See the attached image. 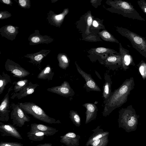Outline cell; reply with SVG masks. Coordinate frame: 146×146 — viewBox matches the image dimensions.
Wrapping results in <instances>:
<instances>
[{
    "mask_svg": "<svg viewBox=\"0 0 146 146\" xmlns=\"http://www.w3.org/2000/svg\"><path fill=\"white\" fill-rule=\"evenodd\" d=\"M129 89L128 84L125 83L112 93L109 98L104 103L103 116L109 115L114 109L120 106L125 102Z\"/></svg>",
    "mask_w": 146,
    "mask_h": 146,
    "instance_id": "obj_1",
    "label": "cell"
},
{
    "mask_svg": "<svg viewBox=\"0 0 146 146\" xmlns=\"http://www.w3.org/2000/svg\"><path fill=\"white\" fill-rule=\"evenodd\" d=\"M18 103L25 113L31 115L38 120L49 124L60 123L59 120L50 117L42 108L33 102Z\"/></svg>",
    "mask_w": 146,
    "mask_h": 146,
    "instance_id": "obj_2",
    "label": "cell"
},
{
    "mask_svg": "<svg viewBox=\"0 0 146 146\" xmlns=\"http://www.w3.org/2000/svg\"><path fill=\"white\" fill-rule=\"evenodd\" d=\"M117 31L121 35L130 41L134 48L146 57V40L144 37L122 27H117Z\"/></svg>",
    "mask_w": 146,
    "mask_h": 146,
    "instance_id": "obj_3",
    "label": "cell"
},
{
    "mask_svg": "<svg viewBox=\"0 0 146 146\" xmlns=\"http://www.w3.org/2000/svg\"><path fill=\"white\" fill-rule=\"evenodd\" d=\"M114 8L124 17L133 19L145 21L143 18L130 3L121 0L113 2Z\"/></svg>",
    "mask_w": 146,
    "mask_h": 146,
    "instance_id": "obj_4",
    "label": "cell"
},
{
    "mask_svg": "<svg viewBox=\"0 0 146 146\" xmlns=\"http://www.w3.org/2000/svg\"><path fill=\"white\" fill-rule=\"evenodd\" d=\"M10 105L12 109L10 117L13 125L21 127L25 122L30 121V117L24 112L18 103H13Z\"/></svg>",
    "mask_w": 146,
    "mask_h": 146,
    "instance_id": "obj_5",
    "label": "cell"
},
{
    "mask_svg": "<svg viewBox=\"0 0 146 146\" xmlns=\"http://www.w3.org/2000/svg\"><path fill=\"white\" fill-rule=\"evenodd\" d=\"M5 67L6 70L11 72L14 77L22 78L30 74L19 64L10 59H7L6 61Z\"/></svg>",
    "mask_w": 146,
    "mask_h": 146,
    "instance_id": "obj_6",
    "label": "cell"
},
{
    "mask_svg": "<svg viewBox=\"0 0 146 146\" xmlns=\"http://www.w3.org/2000/svg\"><path fill=\"white\" fill-rule=\"evenodd\" d=\"M118 121L119 127L123 128L127 132L135 131L137 129L138 121L137 117L135 115H120Z\"/></svg>",
    "mask_w": 146,
    "mask_h": 146,
    "instance_id": "obj_7",
    "label": "cell"
},
{
    "mask_svg": "<svg viewBox=\"0 0 146 146\" xmlns=\"http://www.w3.org/2000/svg\"><path fill=\"white\" fill-rule=\"evenodd\" d=\"M13 90L12 86L9 88L7 93L1 100L0 106V121L7 122L9 119L11 111L9 101V93Z\"/></svg>",
    "mask_w": 146,
    "mask_h": 146,
    "instance_id": "obj_8",
    "label": "cell"
},
{
    "mask_svg": "<svg viewBox=\"0 0 146 146\" xmlns=\"http://www.w3.org/2000/svg\"><path fill=\"white\" fill-rule=\"evenodd\" d=\"M47 90L64 97L72 96L75 94L69 83L66 81H64L60 86L48 88Z\"/></svg>",
    "mask_w": 146,
    "mask_h": 146,
    "instance_id": "obj_9",
    "label": "cell"
},
{
    "mask_svg": "<svg viewBox=\"0 0 146 146\" xmlns=\"http://www.w3.org/2000/svg\"><path fill=\"white\" fill-rule=\"evenodd\" d=\"M34 31L28 38L29 45H35L40 44H48L54 41V38L50 36L40 35L38 30H35Z\"/></svg>",
    "mask_w": 146,
    "mask_h": 146,
    "instance_id": "obj_10",
    "label": "cell"
},
{
    "mask_svg": "<svg viewBox=\"0 0 146 146\" xmlns=\"http://www.w3.org/2000/svg\"><path fill=\"white\" fill-rule=\"evenodd\" d=\"M68 11V9H65L62 13L57 14L53 11H49L47 14L46 20L50 25L60 27Z\"/></svg>",
    "mask_w": 146,
    "mask_h": 146,
    "instance_id": "obj_11",
    "label": "cell"
},
{
    "mask_svg": "<svg viewBox=\"0 0 146 146\" xmlns=\"http://www.w3.org/2000/svg\"><path fill=\"white\" fill-rule=\"evenodd\" d=\"M13 125L9 123L5 124L0 122V133L3 137L10 136L16 138L22 139L21 134Z\"/></svg>",
    "mask_w": 146,
    "mask_h": 146,
    "instance_id": "obj_12",
    "label": "cell"
},
{
    "mask_svg": "<svg viewBox=\"0 0 146 146\" xmlns=\"http://www.w3.org/2000/svg\"><path fill=\"white\" fill-rule=\"evenodd\" d=\"M75 64L78 72L85 80L86 83L85 86L86 88L90 91H100L101 89L92 78L91 75L83 70L76 62Z\"/></svg>",
    "mask_w": 146,
    "mask_h": 146,
    "instance_id": "obj_13",
    "label": "cell"
},
{
    "mask_svg": "<svg viewBox=\"0 0 146 146\" xmlns=\"http://www.w3.org/2000/svg\"><path fill=\"white\" fill-rule=\"evenodd\" d=\"M19 28L18 27L12 25H6L0 29V34L2 37L13 41L15 39L18 33Z\"/></svg>",
    "mask_w": 146,
    "mask_h": 146,
    "instance_id": "obj_14",
    "label": "cell"
},
{
    "mask_svg": "<svg viewBox=\"0 0 146 146\" xmlns=\"http://www.w3.org/2000/svg\"><path fill=\"white\" fill-rule=\"evenodd\" d=\"M51 50H41L39 52L32 54H28L24 57L29 58L28 62L34 65H40V63L46 57Z\"/></svg>",
    "mask_w": 146,
    "mask_h": 146,
    "instance_id": "obj_15",
    "label": "cell"
},
{
    "mask_svg": "<svg viewBox=\"0 0 146 146\" xmlns=\"http://www.w3.org/2000/svg\"><path fill=\"white\" fill-rule=\"evenodd\" d=\"M39 86L36 83L33 84L31 81H29L28 84L22 90L18 93H13L10 98L13 99L16 98L19 100L26 97L33 93L35 89Z\"/></svg>",
    "mask_w": 146,
    "mask_h": 146,
    "instance_id": "obj_16",
    "label": "cell"
},
{
    "mask_svg": "<svg viewBox=\"0 0 146 146\" xmlns=\"http://www.w3.org/2000/svg\"><path fill=\"white\" fill-rule=\"evenodd\" d=\"M30 131L42 132L46 136L53 135L58 131V130L53 127L46 125L36 123H33L31 124Z\"/></svg>",
    "mask_w": 146,
    "mask_h": 146,
    "instance_id": "obj_17",
    "label": "cell"
},
{
    "mask_svg": "<svg viewBox=\"0 0 146 146\" xmlns=\"http://www.w3.org/2000/svg\"><path fill=\"white\" fill-rule=\"evenodd\" d=\"M60 142L67 146H78L79 144V137L73 132H69L60 136Z\"/></svg>",
    "mask_w": 146,
    "mask_h": 146,
    "instance_id": "obj_18",
    "label": "cell"
},
{
    "mask_svg": "<svg viewBox=\"0 0 146 146\" xmlns=\"http://www.w3.org/2000/svg\"><path fill=\"white\" fill-rule=\"evenodd\" d=\"M83 106L86 109L85 123L87 124L96 118L98 109L95 104L91 103H85Z\"/></svg>",
    "mask_w": 146,
    "mask_h": 146,
    "instance_id": "obj_19",
    "label": "cell"
},
{
    "mask_svg": "<svg viewBox=\"0 0 146 146\" xmlns=\"http://www.w3.org/2000/svg\"><path fill=\"white\" fill-rule=\"evenodd\" d=\"M105 83L103 87V95L104 98V103L109 98L112 93L111 92V83L110 76L105 74Z\"/></svg>",
    "mask_w": 146,
    "mask_h": 146,
    "instance_id": "obj_20",
    "label": "cell"
},
{
    "mask_svg": "<svg viewBox=\"0 0 146 146\" xmlns=\"http://www.w3.org/2000/svg\"><path fill=\"white\" fill-rule=\"evenodd\" d=\"M54 75L52 69L49 65H47L38 74L37 78L39 79L50 80H52Z\"/></svg>",
    "mask_w": 146,
    "mask_h": 146,
    "instance_id": "obj_21",
    "label": "cell"
},
{
    "mask_svg": "<svg viewBox=\"0 0 146 146\" xmlns=\"http://www.w3.org/2000/svg\"><path fill=\"white\" fill-rule=\"evenodd\" d=\"M119 51L121 56L122 61L126 66H128L132 60V57L128 50L124 49L119 43Z\"/></svg>",
    "mask_w": 146,
    "mask_h": 146,
    "instance_id": "obj_22",
    "label": "cell"
},
{
    "mask_svg": "<svg viewBox=\"0 0 146 146\" xmlns=\"http://www.w3.org/2000/svg\"><path fill=\"white\" fill-rule=\"evenodd\" d=\"M108 131H104L103 130L94 133L89 138L86 144V146L91 145L92 144L95 140L101 138L106 135L109 134Z\"/></svg>",
    "mask_w": 146,
    "mask_h": 146,
    "instance_id": "obj_23",
    "label": "cell"
},
{
    "mask_svg": "<svg viewBox=\"0 0 146 146\" xmlns=\"http://www.w3.org/2000/svg\"><path fill=\"white\" fill-rule=\"evenodd\" d=\"M29 139L32 141H40L44 139V134L41 132L37 131H30L27 133Z\"/></svg>",
    "mask_w": 146,
    "mask_h": 146,
    "instance_id": "obj_24",
    "label": "cell"
},
{
    "mask_svg": "<svg viewBox=\"0 0 146 146\" xmlns=\"http://www.w3.org/2000/svg\"><path fill=\"white\" fill-rule=\"evenodd\" d=\"M11 81L10 76L4 72L0 74V95L3 93L6 86Z\"/></svg>",
    "mask_w": 146,
    "mask_h": 146,
    "instance_id": "obj_25",
    "label": "cell"
},
{
    "mask_svg": "<svg viewBox=\"0 0 146 146\" xmlns=\"http://www.w3.org/2000/svg\"><path fill=\"white\" fill-rule=\"evenodd\" d=\"M57 58L58 61V66L61 68L66 70L68 66L69 61L67 56L64 54L59 53Z\"/></svg>",
    "mask_w": 146,
    "mask_h": 146,
    "instance_id": "obj_26",
    "label": "cell"
},
{
    "mask_svg": "<svg viewBox=\"0 0 146 146\" xmlns=\"http://www.w3.org/2000/svg\"><path fill=\"white\" fill-rule=\"evenodd\" d=\"M29 82L28 80L25 79L13 82V84L14 85L13 88L14 93H18L22 90L28 84Z\"/></svg>",
    "mask_w": 146,
    "mask_h": 146,
    "instance_id": "obj_27",
    "label": "cell"
},
{
    "mask_svg": "<svg viewBox=\"0 0 146 146\" xmlns=\"http://www.w3.org/2000/svg\"><path fill=\"white\" fill-rule=\"evenodd\" d=\"M91 52L98 55H102L108 54L117 53V52L113 50L104 47H99L93 49Z\"/></svg>",
    "mask_w": 146,
    "mask_h": 146,
    "instance_id": "obj_28",
    "label": "cell"
},
{
    "mask_svg": "<svg viewBox=\"0 0 146 146\" xmlns=\"http://www.w3.org/2000/svg\"><path fill=\"white\" fill-rule=\"evenodd\" d=\"M120 55H111L106 58L105 62L106 65H113L119 63L121 62Z\"/></svg>",
    "mask_w": 146,
    "mask_h": 146,
    "instance_id": "obj_29",
    "label": "cell"
},
{
    "mask_svg": "<svg viewBox=\"0 0 146 146\" xmlns=\"http://www.w3.org/2000/svg\"><path fill=\"white\" fill-rule=\"evenodd\" d=\"M70 117L73 123L76 126L79 127L81 125V119L77 112L71 110L70 112Z\"/></svg>",
    "mask_w": 146,
    "mask_h": 146,
    "instance_id": "obj_30",
    "label": "cell"
},
{
    "mask_svg": "<svg viewBox=\"0 0 146 146\" xmlns=\"http://www.w3.org/2000/svg\"><path fill=\"white\" fill-rule=\"evenodd\" d=\"M102 38L106 41L119 43L118 41L111 35L108 32L103 31L99 33Z\"/></svg>",
    "mask_w": 146,
    "mask_h": 146,
    "instance_id": "obj_31",
    "label": "cell"
},
{
    "mask_svg": "<svg viewBox=\"0 0 146 146\" xmlns=\"http://www.w3.org/2000/svg\"><path fill=\"white\" fill-rule=\"evenodd\" d=\"M108 135H106L94 141L91 145V146H106L108 142Z\"/></svg>",
    "mask_w": 146,
    "mask_h": 146,
    "instance_id": "obj_32",
    "label": "cell"
},
{
    "mask_svg": "<svg viewBox=\"0 0 146 146\" xmlns=\"http://www.w3.org/2000/svg\"><path fill=\"white\" fill-rule=\"evenodd\" d=\"M19 5L22 8L24 9H29L31 6L30 0H19L16 1Z\"/></svg>",
    "mask_w": 146,
    "mask_h": 146,
    "instance_id": "obj_33",
    "label": "cell"
},
{
    "mask_svg": "<svg viewBox=\"0 0 146 146\" xmlns=\"http://www.w3.org/2000/svg\"><path fill=\"white\" fill-rule=\"evenodd\" d=\"M0 146H24V145L23 144L17 142L1 141Z\"/></svg>",
    "mask_w": 146,
    "mask_h": 146,
    "instance_id": "obj_34",
    "label": "cell"
},
{
    "mask_svg": "<svg viewBox=\"0 0 146 146\" xmlns=\"http://www.w3.org/2000/svg\"><path fill=\"white\" fill-rule=\"evenodd\" d=\"M137 3L141 10L146 14V1L145 0H140Z\"/></svg>",
    "mask_w": 146,
    "mask_h": 146,
    "instance_id": "obj_35",
    "label": "cell"
},
{
    "mask_svg": "<svg viewBox=\"0 0 146 146\" xmlns=\"http://www.w3.org/2000/svg\"><path fill=\"white\" fill-rule=\"evenodd\" d=\"M11 14L8 11H1L0 12V19H7L11 17Z\"/></svg>",
    "mask_w": 146,
    "mask_h": 146,
    "instance_id": "obj_36",
    "label": "cell"
},
{
    "mask_svg": "<svg viewBox=\"0 0 146 146\" xmlns=\"http://www.w3.org/2000/svg\"><path fill=\"white\" fill-rule=\"evenodd\" d=\"M139 70L143 77L146 76V64L145 63H143L141 64L139 68Z\"/></svg>",
    "mask_w": 146,
    "mask_h": 146,
    "instance_id": "obj_37",
    "label": "cell"
},
{
    "mask_svg": "<svg viewBox=\"0 0 146 146\" xmlns=\"http://www.w3.org/2000/svg\"><path fill=\"white\" fill-rule=\"evenodd\" d=\"M92 18L91 15L88 16L87 18V30H89V28L91 26L92 23Z\"/></svg>",
    "mask_w": 146,
    "mask_h": 146,
    "instance_id": "obj_38",
    "label": "cell"
},
{
    "mask_svg": "<svg viewBox=\"0 0 146 146\" xmlns=\"http://www.w3.org/2000/svg\"><path fill=\"white\" fill-rule=\"evenodd\" d=\"M0 1L1 3L11 6L12 5L13 3L12 1L10 0H1Z\"/></svg>",
    "mask_w": 146,
    "mask_h": 146,
    "instance_id": "obj_39",
    "label": "cell"
},
{
    "mask_svg": "<svg viewBox=\"0 0 146 146\" xmlns=\"http://www.w3.org/2000/svg\"><path fill=\"white\" fill-rule=\"evenodd\" d=\"M52 144L51 143H44L38 145L36 146H52Z\"/></svg>",
    "mask_w": 146,
    "mask_h": 146,
    "instance_id": "obj_40",
    "label": "cell"
},
{
    "mask_svg": "<svg viewBox=\"0 0 146 146\" xmlns=\"http://www.w3.org/2000/svg\"><path fill=\"white\" fill-rule=\"evenodd\" d=\"M93 25L95 27H97L98 25V22L96 21H94L93 22Z\"/></svg>",
    "mask_w": 146,
    "mask_h": 146,
    "instance_id": "obj_41",
    "label": "cell"
}]
</instances>
